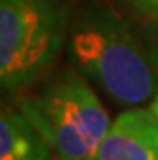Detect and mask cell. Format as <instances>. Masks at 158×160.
<instances>
[{
  "label": "cell",
  "instance_id": "cell-5",
  "mask_svg": "<svg viewBox=\"0 0 158 160\" xmlns=\"http://www.w3.org/2000/svg\"><path fill=\"white\" fill-rule=\"evenodd\" d=\"M44 135L19 107H4L0 116V160H52Z\"/></svg>",
  "mask_w": 158,
  "mask_h": 160
},
{
  "label": "cell",
  "instance_id": "cell-1",
  "mask_svg": "<svg viewBox=\"0 0 158 160\" xmlns=\"http://www.w3.org/2000/svg\"><path fill=\"white\" fill-rule=\"evenodd\" d=\"M71 55L112 101L137 107L158 92V74L145 46L109 8H93L71 31Z\"/></svg>",
  "mask_w": 158,
  "mask_h": 160
},
{
  "label": "cell",
  "instance_id": "cell-3",
  "mask_svg": "<svg viewBox=\"0 0 158 160\" xmlns=\"http://www.w3.org/2000/svg\"><path fill=\"white\" fill-rule=\"evenodd\" d=\"M67 23L61 0H0V82L6 92L34 84L53 65Z\"/></svg>",
  "mask_w": 158,
  "mask_h": 160
},
{
  "label": "cell",
  "instance_id": "cell-7",
  "mask_svg": "<svg viewBox=\"0 0 158 160\" xmlns=\"http://www.w3.org/2000/svg\"><path fill=\"white\" fill-rule=\"evenodd\" d=\"M151 112L154 114V118H156V122H158V92H156V95H154V99H152V103H151Z\"/></svg>",
  "mask_w": 158,
  "mask_h": 160
},
{
  "label": "cell",
  "instance_id": "cell-2",
  "mask_svg": "<svg viewBox=\"0 0 158 160\" xmlns=\"http://www.w3.org/2000/svg\"><path fill=\"white\" fill-rule=\"evenodd\" d=\"M17 107L57 160H91L112 124L93 88L74 69L63 71L40 93L23 97Z\"/></svg>",
  "mask_w": 158,
  "mask_h": 160
},
{
  "label": "cell",
  "instance_id": "cell-6",
  "mask_svg": "<svg viewBox=\"0 0 158 160\" xmlns=\"http://www.w3.org/2000/svg\"><path fill=\"white\" fill-rule=\"evenodd\" d=\"M128 2L135 8L137 13L158 25V0H128Z\"/></svg>",
  "mask_w": 158,
  "mask_h": 160
},
{
  "label": "cell",
  "instance_id": "cell-4",
  "mask_svg": "<svg viewBox=\"0 0 158 160\" xmlns=\"http://www.w3.org/2000/svg\"><path fill=\"white\" fill-rule=\"evenodd\" d=\"M91 160H158V122L151 109L118 114Z\"/></svg>",
  "mask_w": 158,
  "mask_h": 160
}]
</instances>
